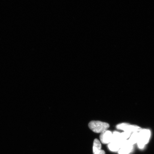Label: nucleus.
Instances as JSON below:
<instances>
[{
    "label": "nucleus",
    "mask_w": 154,
    "mask_h": 154,
    "mask_svg": "<svg viewBox=\"0 0 154 154\" xmlns=\"http://www.w3.org/2000/svg\"><path fill=\"white\" fill-rule=\"evenodd\" d=\"M112 133L107 130L101 133L100 136V140L103 144H109L112 140Z\"/></svg>",
    "instance_id": "4"
},
{
    "label": "nucleus",
    "mask_w": 154,
    "mask_h": 154,
    "mask_svg": "<svg viewBox=\"0 0 154 154\" xmlns=\"http://www.w3.org/2000/svg\"><path fill=\"white\" fill-rule=\"evenodd\" d=\"M94 154H105V152L104 150L101 149L100 151L94 153Z\"/></svg>",
    "instance_id": "11"
},
{
    "label": "nucleus",
    "mask_w": 154,
    "mask_h": 154,
    "mask_svg": "<svg viewBox=\"0 0 154 154\" xmlns=\"http://www.w3.org/2000/svg\"><path fill=\"white\" fill-rule=\"evenodd\" d=\"M131 134L128 132L124 131V132L120 133V138L121 141H124V140H128V138H129Z\"/></svg>",
    "instance_id": "9"
},
{
    "label": "nucleus",
    "mask_w": 154,
    "mask_h": 154,
    "mask_svg": "<svg viewBox=\"0 0 154 154\" xmlns=\"http://www.w3.org/2000/svg\"><path fill=\"white\" fill-rule=\"evenodd\" d=\"M117 129L128 132L131 134L133 133L138 132L142 129L140 127L137 125H130L127 123H121L116 126Z\"/></svg>",
    "instance_id": "3"
},
{
    "label": "nucleus",
    "mask_w": 154,
    "mask_h": 154,
    "mask_svg": "<svg viewBox=\"0 0 154 154\" xmlns=\"http://www.w3.org/2000/svg\"><path fill=\"white\" fill-rule=\"evenodd\" d=\"M90 130L96 133H100L106 130L109 128V125L106 122L99 121H92L88 124Z\"/></svg>",
    "instance_id": "1"
},
{
    "label": "nucleus",
    "mask_w": 154,
    "mask_h": 154,
    "mask_svg": "<svg viewBox=\"0 0 154 154\" xmlns=\"http://www.w3.org/2000/svg\"><path fill=\"white\" fill-rule=\"evenodd\" d=\"M138 138H139V133L138 132L133 133L128 139V141L131 144L133 145L134 144L137 143Z\"/></svg>",
    "instance_id": "7"
},
{
    "label": "nucleus",
    "mask_w": 154,
    "mask_h": 154,
    "mask_svg": "<svg viewBox=\"0 0 154 154\" xmlns=\"http://www.w3.org/2000/svg\"><path fill=\"white\" fill-rule=\"evenodd\" d=\"M120 133L117 131H115L112 133V140L111 142L122 141L120 140Z\"/></svg>",
    "instance_id": "10"
},
{
    "label": "nucleus",
    "mask_w": 154,
    "mask_h": 154,
    "mask_svg": "<svg viewBox=\"0 0 154 154\" xmlns=\"http://www.w3.org/2000/svg\"><path fill=\"white\" fill-rule=\"evenodd\" d=\"M138 133L139 138L137 143V145L140 149H142L149 141L151 135V131L146 129H142L138 132Z\"/></svg>",
    "instance_id": "2"
},
{
    "label": "nucleus",
    "mask_w": 154,
    "mask_h": 154,
    "mask_svg": "<svg viewBox=\"0 0 154 154\" xmlns=\"http://www.w3.org/2000/svg\"><path fill=\"white\" fill-rule=\"evenodd\" d=\"M122 141L111 142L108 144V148L112 152H116L119 151L121 147Z\"/></svg>",
    "instance_id": "6"
},
{
    "label": "nucleus",
    "mask_w": 154,
    "mask_h": 154,
    "mask_svg": "<svg viewBox=\"0 0 154 154\" xmlns=\"http://www.w3.org/2000/svg\"><path fill=\"white\" fill-rule=\"evenodd\" d=\"M133 145L130 143L128 140L123 141L120 149L118 151L119 154H128L132 151Z\"/></svg>",
    "instance_id": "5"
},
{
    "label": "nucleus",
    "mask_w": 154,
    "mask_h": 154,
    "mask_svg": "<svg viewBox=\"0 0 154 154\" xmlns=\"http://www.w3.org/2000/svg\"><path fill=\"white\" fill-rule=\"evenodd\" d=\"M101 149V142L97 139L94 140L93 145V152L95 153Z\"/></svg>",
    "instance_id": "8"
}]
</instances>
